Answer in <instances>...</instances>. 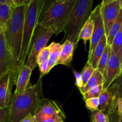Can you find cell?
<instances>
[{
	"label": "cell",
	"instance_id": "ba28073f",
	"mask_svg": "<svg viewBox=\"0 0 122 122\" xmlns=\"http://www.w3.org/2000/svg\"><path fill=\"white\" fill-rule=\"evenodd\" d=\"M90 17L93 20L94 27H93V35L90 42L88 57L91 56L100 39L104 36L105 35V27H104V21L101 14V4L98 5L94 10H92Z\"/></svg>",
	"mask_w": 122,
	"mask_h": 122
},
{
	"label": "cell",
	"instance_id": "7c38bea8",
	"mask_svg": "<svg viewBox=\"0 0 122 122\" xmlns=\"http://www.w3.org/2000/svg\"><path fill=\"white\" fill-rule=\"evenodd\" d=\"M11 70V56L4 31L0 32V78Z\"/></svg>",
	"mask_w": 122,
	"mask_h": 122
},
{
	"label": "cell",
	"instance_id": "1f68e13d",
	"mask_svg": "<svg viewBox=\"0 0 122 122\" xmlns=\"http://www.w3.org/2000/svg\"><path fill=\"white\" fill-rule=\"evenodd\" d=\"M73 73H74V77L75 79V85L77 86L78 88V89H81L83 86V81H82V77H81V75L80 73H78L75 70H73Z\"/></svg>",
	"mask_w": 122,
	"mask_h": 122
},
{
	"label": "cell",
	"instance_id": "5bb4252c",
	"mask_svg": "<svg viewBox=\"0 0 122 122\" xmlns=\"http://www.w3.org/2000/svg\"><path fill=\"white\" fill-rule=\"evenodd\" d=\"M76 45L74 43L65 40L61 45V50L57 64H62L67 67H69L73 58V53Z\"/></svg>",
	"mask_w": 122,
	"mask_h": 122
},
{
	"label": "cell",
	"instance_id": "b9f144b4",
	"mask_svg": "<svg viewBox=\"0 0 122 122\" xmlns=\"http://www.w3.org/2000/svg\"><path fill=\"white\" fill-rule=\"evenodd\" d=\"M1 31H2V30H1V28H0V32H1Z\"/></svg>",
	"mask_w": 122,
	"mask_h": 122
},
{
	"label": "cell",
	"instance_id": "5b68a950",
	"mask_svg": "<svg viewBox=\"0 0 122 122\" xmlns=\"http://www.w3.org/2000/svg\"><path fill=\"white\" fill-rule=\"evenodd\" d=\"M94 0H77L63 32V41L68 40L77 46L79 41V34L83 26L89 19L92 12V5Z\"/></svg>",
	"mask_w": 122,
	"mask_h": 122
},
{
	"label": "cell",
	"instance_id": "277c9868",
	"mask_svg": "<svg viewBox=\"0 0 122 122\" xmlns=\"http://www.w3.org/2000/svg\"><path fill=\"white\" fill-rule=\"evenodd\" d=\"M77 0H55L39 17L38 25L52 30L55 35L63 32L71 11Z\"/></svg>",
	"mask_w": 122,
	"mask_h": 122
},
{
	"label": "cell",
	"instance_id": "2e32d148",
	"mask_svg": "<svg viewBox=\"0 0 122 122\" xmlns=\"http://www.w3.org/2000/svg\"><path fill=\"white\" fill-rule=\"evenodd\" d=\"M106 36H104L100 41L97 44L96 46L94 48V51L92 53L91 56L88 57L87 62L89 63L94 69H97L98 63L104 52L105 48L106 45Z\"/></svg>",
	"mask_w": 122,
	"mask_h": 122
},
{
	"label": "cell",
	"instance_id": "30bf717a",
	"mask_svg": "<svg viewBox=\"0 0 122 122\" xmlns=\"http://www.w3.org/2000/svg\"><path fill=\"white\" fill-rule=\"evenodd\" d=\"M121 10L119 0L107 4H101V14L105 27V36L108 35L112 25L118 17Z\"/></svg>",
	"mask_w": 122,
	"mask_h": 122
},
{
	"label": "cell",
	"instance_id": "52a82bcc",
	"mask_svg": "<svg viewBox=\"0 0 122 122\" xmlns=\"http://www.w3.org/2000/svg\"><path fill=\"white\" fill-rule=\"evenodd\" d=\"M61 107L52 100L43 98L33 114L35 122H43L56 115L63 114Z\"/></svg>",
	"mask_w": 122,
	"mask_h": 122
},
{
	"label": "cell",
	"instance_id": "9c48e42d",
	"mask_svg": "<svg viewBox=\"0 0 122 122\" xmlns=\"http://www.w3.org/2000/svg\"><path fill=\"white\" fill-rule=\"evenodd\" d=\"M121 73V63L111 50L110 59L106 64L103 76V89H107Z\"/></svg>",
	"mask_w": 122,
	"mask_h": 122
},
{
	"label": "cell",
	"instance_id": "83f0119b",
	"mask_svg": "<svg viewBox=\"0 0 122 122\" xmlns=\"http://www.w3.org/2000/svg\"><path fill=\"white\" fill-rule=\"evenodd\" d=\"M86 107L91 112L98 110L99 107V98H92L85 101Z\"/></svg>",
	"mask_w": 122,
	"mask_h": 122
},
{
	"label": "cell",
	"instance_id": "8992f818",
	"mask_svg": "<svg viewBox=\"0 0 122 122\" xmlns=\"http://www.w3.org/2000/svg\"><path fill=\"white\" fill-rule=\"evenodd\" d=\"M55 34L53 31L49 28L38 25L32 38L30 52L26 59L25 65L29 67L32 70L37 64V57L40 51L46 46L50 38Z\"/></svg>",
	"mask_w": 122,
	"mask_h": 122
},
{
	"label": "cell",
	"instance_id": "836d02e7",
	"mask_svg": "<svg viewBox=\"0 0 122 122\" xmlns=\"http://www.w3.org/2000/svg\"><path fill=\"white\" fill-rule=\"evenodd\" d=\"M12 6L26 5L28 4L31 0H10Z\"/></svg>",
	"mask_w": 122,
	"mask_h": 122
},
{
	"label": "cell",
	"instance_id": "9a60e30c",
	"mask_svg": "<svg viewBox=\"0 0 122 122\" xmlns=\"http://www.w3.org/2000/svg\"><path fill=\"white\" fill-rule=\"evenodd\" d=\"M32 71V69L25 64L22 67L16 82V89L13 94L14 96L19 95V94L22 92L29 85V81Z\"/></svg>",
	"mask_w": 122,
	"mask_h": 122
},
{
	"label": "cell",
	"instance_id": "44dd1931",
	"mask_svg": "<svg viewBox=\"0 0 122 122\" xmlns=\"http://www.w3.org/2000/svg\"><path fill=\"white\" fill-rule=\"evenodd\" d=\"M12 5L0 3V28L2 31L6 29L11 13Z\"/></svg>",
	"mask_w": 122,
	"mask_h": 122
},
{
	"label": "cell",
	"instance_id": "f1b7e54d",
	"mask_svg": "<svg viewBox=\"0 0 122 122\" xmlns=\"http://www.w3.org/2000/svg\"><path fill=\"white\" fill-rule=\"evenodd\" d=\"M49 54H50L49 46H45L40 51L38 54V57H37V64L39 65L43 62L49 60Z\"/></svg>",
	"mask_w": 122,
	"mask_h": 122
},
{
	"label": "cell",
	"instance_id": "e0dca14e",
	"mask_svg": "<svg viewBox=\"0 0 122 122\" xmlns=\"http://www.w3.org/2000/svg\"><path fill=\"white\" fill-rule=\"evenodd\" d=\"M103 82H104V80H103L102 74L98 69H95L93 75H92L86 85L79 90L81 94H83L95 87L98 86L99 85H102Z\"/></svg>",
	"mask_w": 122,
	"mask_h": 122
},
{
	"label": "cell",
	"instance_id": "d6986e66",
	"mask_svg": "<svg viewBox=\"0 0 122 122\" xmlns=\"http://www.w3.org/2000/svg\"><path fill=\"white\" fill-rule=\"evenodd\" d=\"M93 27H94V22L92 18L90 17L89 19L87 20V21L83 26L79 34V40L82 39L85 46H86L87 41H90L92 38Z\"/></svg>",
	"mask_w": 122,
	"mask_h": 122
},
{
	"label": "cell",
	"instance_id": "60d3db41",
	"mask_svg": "<svg viewBox=\"0 0 122 122\" xmlns=\"http://www.w3.org/2000/svg\"><path fill=\"white\" fill-rule=\"evenodd\" d=\"M122 71V65H121V71Z\"/></svg>",
	"mask_w": 122,
	"mask_h": 122
},
{
	"label": "cell",
	"instance_id": "d4e9b609",
	"mask_svg": "<svg viewBox=\"0 0 122 122\" xmlns=\"http://www.w3.org/2000/svg\"><path fill=\"white\" fill-rule=\"evenodd\" d=\"M94 70H95V69H94V67H93L89 63L87 62V63L86 64L85 66L84 67L81 73V77H82L83 84V88L86 85L87 82H88L89 80L90 79V78L91 77L92 75H93Z\"/></svg>",
	"mask_w": 122,
	"mask_h": 122
},
{
	"label": "cell",
	"instance_id": "d590c367",
	"mask_svg": "<svg viewBox=\"0 0 122 122\" xmlns=\"http://www.w3.org/2000/svg\"><path fill=\"white\" fill-rule=\"evenodd\" d=\"M116 112L118 114H122V98L118 101L117 106V110Z\"/></svg>",
	"mask_w": 122,
	"mask_h": 122
},
{
	"label": "cell",
	"instance_id": "7a4b0ae2",
	"mask_svg": "<svg viewBox=\"0 0 122 122\" xmlns=\"http://www.w3.org/2000/svg\"><path fill=\"white\" fill-rule=\"evenodd\" d=\"M43 98L42 81L39 78L35 85H29L22 92L13 95L9 106L8 122H19L29 113L34 114Z\"/></svg>",
	"mask_w": 122,
	"mask_h": 122
},
{
	"label": "cell",
	"instance_id": "4dcf8cb0",
	"mask_svg": "<svg viewBox=\"0 0 122 122\" xmlns=\"http://www.w3.org/2000/svg\"><path fill=\"white\" fill-rule=\"evenodd\" d=\"M48 63H49V60L45 61L42 63L41 64L38 65L39 69L40 78H42L44 75H47L49 72V70H48Z\"/></svg>",
	"mask_w": 122,
	"mask_h": 122
},
{
	"label": "cell",
	"instance_id": "cb8c5ba5",
	"mask_svg": "<svg viewBox=\"0 0 122 122\" xmlns=\"http://www.w3.org/2000/svg\"><path fill=\"white\" fill-rule=\"evenodd\" d=\"M111 53V46H110V45H108V44H106L104 52H103L102 55L101 57H100V60H99V63H98V67H97V69H98L102 74L104 73V70H105V67H106V64H107L108 62Z\"/></svg>",
	"mask_w": 122,
	"mask_h": 122
},
{
	"label": "cell",
	"instance_id": "4316f807",
	"mask_svg": "<svg viewBox=\"0 0 122 122\" xmlns=\"http://www.w3.org/2000/svg\"><path fill=\"white\" fill-rule=\"evenodd\" d=\"M103 90V86L99 85L82 94L84 101L92 98H99Z\"/></svg>",
	"mask_w": 122,
	"mask_h": 122
},
{
	"label": "cell",
	"instance_id": "74e56055",
	"mask_svg": "<svg viewBox=\"0 0 122 122\" xmlns=\"http://www.w3.org/2000/svg\"><path fill=\"white\" fill-rule=\"evenodd\" d=\"M116 1H117V0H102L101 4H107L111 3V2H112Z\"/></svg>",
	"mask_w": 122,
	"mask_h": 122
},
{
	"label": "cell",
	"instance_id": "ffe728a7",
	"mask_svg": "<svg viewBox=\"0 0 122 122\" xmlns=\"http://www.w3.org/2000/svg\"><path fill=\"white\" fill-rule=\"evenodd\" d=\"M111 50L122 64V25L119 31L115 36L111 46Z\"/></svg>",
	"mask_w": 122,
	"mask_h": 122
},
{
	"label": "cell",
	"instance_id": "8d00e7d4",
	"mask_svg": "<svg viewBox=\"0 0 122 122\" xmlns=\"http://www.w3.org/2000/svg\"><path fill=\"white\" fill-rule=\"evenodd\" d=\"M0 3L1 4H6L11 5V2L10 0H0Z\"/></svg>",
	"mask_w": 122,
	"mask_h": 122
},
{
	"label": "cell",
	"instance_id": "7402d4cb",
	"mask_svg": "<svg viewBox=\"0 0 122 122\" xmlns=\"http://www.w3.org/2000/svg\"><path fill=\"white\" fill-rule=\"evenodd\" d=\"M122 25V9L121 8L120 13L118 14V17L116 19V21L112 25L110 32H109L108 35L106 36V44L110 46H111L113 42L115 36L119 31L121 26Z\"/></svg>",
	"mask_w": 122,
	"mask_h": 122
},
{
	"label": "cell",
	"instance_id": "f35d334b",
	"mask_svg": "<svg viewBox=\"0 0 122 122\" xmlns=\"http://www.w3.org/2000/svg\"><path fill=\"white\" fill-rule=\"evenodd\" d=\"M119 2H120V4L121 8L122 9V0H119Z\"/></svg>",
	"mask_w": 122,
	"mask_h": 122
},
{
	"label": "cell",
	"instance_id": "f546056e",
	"mask_svg": "<svg viewBox=\"0 0 122 122\" xmlns=\"http://www.w3.org/2000/svg\"><path fill=\"white\" fill-rule=\"evenodd\" d=\"M9 106L0 108V122H8Z\"/></svg>",
	"mask_w": 122,
	"mask_h": 122
},
{
	"label": "cell",
	"instance_id": "e575fe53",
	"mask_svg": "<svg viewBox=\"0 0 122 122\" xmlns=\"http://www.w3.org/2000/svg\"><path fill=\"white\" fill-rule=\"evenodd\" d=\"M19 122H35L33 114L32 113H29L26 116H25L23 119H22Z\"/></svg>",
	"mask_w": 122,
	"mask_h": 122
},
{
	"label": "cell",
	"instance_id": "4fadbf2b",
	"mask_svg": "<svg viewBox=\"0 0 122 122\" xmlns=\"http://www.w3.org/2000/svg\"><path fill=\"white\" fill-rule=\"evenodd\" d=\"M108 89L112 94L111 104L108 110V114L110 115L116 112L118 101L122 98V71Z\"/></svg>",
	"mask_w": 122,
	"mask_h": 122
},
{
	"label": "cell",
	"instance_id": "d6a6232c",
	"mask_svg": "<svg viewBox=\"0 0 122 122\" xmlns=\"http://www.w3.org/2000/svg\"><path fill=\"white\" fill-rule=\"evenodd\" d=\"M108 116L110 119L109 122H122V114H118L115 112Z\"/></svg>",
	"mask_w": 122,
	"mask_h": 122
},
{
	"label": "cell",
	"instance_id": "8fae6325",
	"mask_svg": "<svg viewBox=\"0 0 122 122\" xmlns=\"http://www.w3.org/2000/svg\"><path fill=\"white\" fill-rule=\"evenodd\" d=\"M13 85L11 72L6 73L0 78V108L8 107L11 100V90Z\"/></svg>",
	"mask_w": 122,
	"mask_h": 122
},
{
	"label": "cell",
	"instance_id": "484cf974",
	"mask_svg": "<svg viewBox=\"0 0 122 122\" xmlns=\"http://www.w3.org/2000/svg\"><path fill=\"white\" fill-rule=\"evenodd\" d=\"M91 119L93 122H109L110 121L108 114L100 110L92 112Z\"/></svg>",
	"mask_w": 122,
	"mask_h": 122
},
{
	"label": "cell",
	"instance_id": "ac0fdd59",
	"mask_svg": "<svg viewBox=\"0 0 122 122\" xmlns=\"http://www.w3.org/2000/svg\"><path fill=\"white\" fill-rule=\"evenodd\" d=\"M49 46L50 48V54L48 63V70L49 71H50V70L56 66L57 64L61 52V44L55 42H52Z\"/></svg>",
	"mask_w": 122,
	"mask_h": 122
},
{
	"label": "cell",
	"instance_id": "603a6c76",
	"mask_svg": "<svg viewBox=\"0 0 122 122\" xmlns=\"http://www.w3.org/2000/svg\"><path fill=\"white\" fill-rule=\"evenodd\" d=\"M112 94L108 89H103L99 97V108L102 112H105L108 110L111 102Z\"/></svg>",
	"mask_w": 122,
	"mask_h": 122
},
{
	"label": "cell",
	"instance_id": "6da1fadb",
	"mask_svg": "<svg viewBox=\"0 0 122 122\" xmlns=\"http://www.w3.org/2000/svg\"><path fill=\"white\" fill-rule=\"evenodd\" d=\"M26 5L12 6L10 17L4 31L11 56V77L15 85L19 71V60L23 38L24 18Z\"/></svg>",
	"mask_w": 122,
	"mask_h": 122
},
{
	"label": "cell",
	"instance_id": "3957f363",
	"mask_svg": "<svg viewBox=\"0 0 122 122\" xmlns=\"http://www.w3.org/2000/svg\"><path fill=\"white\" fill-rule=\"evenodd\" d=\"M44 3L45 0H31L26 5L23 28L22 44L18 66L19 71L25 64L29 54L32 38L38 25Z\"/></svg>",
	"mask_w": 122,
	"mask_h": 122
},
{
	"label": "cell",
	"instance_id": "ab89813d",
	"mask_svg": "<svg viewBox=\"0 0 122 122\" xmlns=\"http://www.w3.org/2000/svg\"><path fill=\"white\" fill-rule=\"evenodd\" d=\"M56 1H65V0H56Z\"/></svg>",
	"mask_w": 122,
	"mask_h": 122
}]
</instances>
